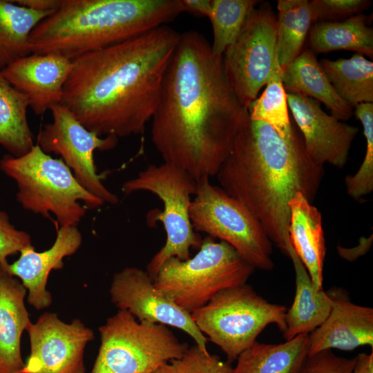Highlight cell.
Wrapping results in <instances>:
<instances>
[{"label": "cell", "instance_id": "obj_39", "mask_svg": "<svg viewBox=\"0 0 373 373\" xmlns=\"http://www.w3.org/2000/svg\"><path fill=\"white\" fill-rule=\"evenodd\" d=\"M352 373H373V350L370 354L361 353L356 357Z\"/></svg>", "mask_w": 373, "mask_h": 373}, {"label": "cell", "instance_id": "obj_5", "mask_svg": "<svg viewBox=\"0 0 373 373\" xmlns=\"http://www.w3.org/2000/svg\"><path fill=\"white\" fill-rule=\"evenodd\" d=\"M0 169L17 185V200L26 209L44 218L52 213L59 227L77 226L88 209L104 204L77 181L61 159L44 153L36 144L20 157L5 155Z\"/></svg>", "mask_w": 373, "mask_h": 373}, {"label": "cell", "instance_id": "obj_36", "mask_svg": "<svg viewBox=\"0 0 373 373\" xmlns=\"http://www.w3.org/2000/svg\"><path fill=\"white\" fill-rule=\"evenodd\" d=\"M372 242V236L368 238H362L360 244L352 249H346L340 247H337L338 254L344 259L354 261L358 257L364 255L370 248Z\"/></svg>", "mask_w": 373, "mask_h": 373}, {"label": "cell", "instance_id": "obj_32", "mask_svg": "<svg viewBox=\"0 0 373 373\" xmlns=\"http://www.w3.org/2000/svg\"><path fill=\"white\" fill-rule=\"evenodd\" d=\"M231 363L223 361L216 354H206L194 345L153 373H231Z\"/></svg>", "mask_w": 373, "mask_h": 373}, {"label": "cell", "instance_id": "obj_29", "mask_svg": "<svg viewBox=\"0 0 373 373\" xmlns=\"http://www.w3.org/2000/svg\"><path fill=\"white\" fill-rule=\"evenodd\" d=\"M259 1L211 0L209 18L213 32V52L222 56L244 26Z\"/></svg>", "mask_w": 373, "mask_h": 373}, {"label": "cell", "instance_id": "obj_25", "mask_svg": "<svg viewBox=\"0 0 373 373\" xmlns=\"http://www.w3.org/2000/svg\"><path fill=\"white\" fill-rule=\"evenodd\" d=\"M53 11L35 10L0 0V70L31 54L32 31Z\"/></svg>", "mask_w": 373, "mask_h": 373}, {"label": "cell", "instance_id": "obj_18", "mask_svg": "<svg viewBox=\"0 0 373 373\" xmlns=\"http://www.w3.org/2000/svg\"><path fill=\"white\" fill-rule=\"evenodd\" d=\"M82 236L76 226L57 227V236L48 249L38 252L33 245L22 249L19 258L9 264L8 270L19 278L27 290V302L37 310L48 307L52 301L46 289L52 270L64 267V258L76 253Z\"/></svg>", "mask_w": 373, "mask_h": 373}, {"label": "cell", "instance_id": "obj_20", "mask_svg": "<svg viewBox=\"0 0 373 373\" xmlns=\"http://www.w3.org/2000/svg\"><path fill=\"white\" fill-rule=\"evenodd\" d=\"M289 207L291 244L316 288L322 289L326 247L321 213L300 193L290 200Z\"/></svg>", "mask_w": 373, "mask_h": 373}, {"label": "cell", "instance_id": "obj_10", "mask_svg": "<svg viewBox=\"0 0 373 373\" xmlns=\"http://www.w3.org/2000/svg\"><path fill=\"white\" fill-rule=\"evenodd\" d=\"M189 215L195 232L228 243L255 269H273V244L258 220L209 178L196 181Z\"/></svg>", "mask_w": 373, "mask_h": 373}, {"label": "cell", "instance_id": "obj_19", "mask_svg": "<svg viewBox=\"0 0 373 373\" xmlns=\"http://www.w3.org/2000/svg\"><path fill=\"white\" fill-rule=\"evenodd\" d=\"M27 290L0 264V373H21V338L31 323L25 305Z\"/></svg>", "mask_w": 373, "mask_h": 373}, {"label": "cell", "instance_id": "obj_16", "mask_svg": "<svg viewBox=\"0 0 373 373\" xmlns=\"http://www.w3.org/2000/svg\"><path fill=\"white\" fill-rule=\"evenodd\" d=\"M326 292L332 308L324 322L308 334V356L332 349L349 351L363 345L373 349V309L353 303L341 288Z\"/></svg>", "mask_w": 373, "mask_h": 373}, {"label": "cell", "instance_id": "obj_37", "mask_svg": "<svg viewBox=\"0 0 373 373\" xmlns=\"http://www.w3.org/2000/svg\"><path fill=\"white\" fill-rule=\"evenodd\" d=\"M15 3L35 10L53 11L59 6L61 0H15Z\"/></svg>", "mask_w": 373, "mask_h": 373}, {"label": "cell", "instance_id": "obj_24", "mask_svg": "<svg viewBox=\"0 0 373 373\" xmlns=\"http://www.w3.org/2000/svg\"><path fill=\"white\" fill-rule=\"evenodd\" d=\"M368 21L369 17L360 13L340 22H316L309 31V50L315 55L352 50L372 58L373 29Z\"/></svg>", "mask_w": 373, "mask_h": 373}, {"label": "cell", "instance_id": "obj_1", "mask_svg": "<svg viewBox=\"0 0 373 373\" xmlns=\"http://www.w3.org/2000/svg\"><path fill=\"white\" fill-rule=\"evenodd\" d=\"M248 118L227 82L222 56L200 32L180 34L151 119V141L164 162L195 181L216 175Z\"/></svg>", "mask_w": 373, "mask_h": 373}, {"label": "cell", "instance_id": "obj_27", "mask_svg": "<svg viewBox=\"0 0 373 373\" xmlns=\"http://www.w3.org/2000/svg\"><path fill=\"white\" fill-rule=\"evenodd\" d=\"M320 64L337 95L352 108L373 103V62L355 53L349 59H322Z\"/></svg>", "mask_w": 373, "mask_h": 373}, {"label": "cell", "instance_id": "obj_9", "mask_svg": "<svg viewBox=\"0 0 373 373\" xmlns=\"http://www.w3.org/2000/svg\"><path fill=\"white\" fill-rule=\"evenodd\" d=\"M100 345L90 373H153L189 347L162 324L118 310L99 327Z\"/></svg>", "mask_w": 373, "mask_h": 373}, {"label": "cell", "instance_id": "obj_12", "mask_svg": "<svg viewBox=\"0 0 373 373\" xmlns=\"http://www.w3.org/2000/svg\"><path fill=\"white\" fill-rule=\"evenodd\" d=\"M52 122L39 132L37 144L46 153L61 156L79 184L90 193L111 204L119 202L117 196L102 184L97 173L93 153L108 151L117 144L113 135L99 137L88 131L73 113L61 104L50 108Z\"/></svg>", "mask_w": 373, "mask_h": 373}, {"label": "cell", "instance_id": "obj_15", "mask_svg": "<svg viewBox=\"0 0 373 373\" xmlns=\"http://www.w3.org/2000/svg\"><path fill=\"white\" fill-rule=\"evenodd\" d=\"M286 93L287 105L310 160L321 166L327 163L343 168L358 128L327 114L316 100L300 93Z\"/></svg>", "mask_w": 373, "mask_h": 373}, {"label": "cell", "instance_id": "obj_8", "mask_svg": "<svg viewBox=\"0 0 373 373\" xmlns=\"http://www.w3.org/2000/svg\"><path fill=\"white\" fill-rule=\"evenodd\" d=\"M286 311L284 305L269 303L245 283L220 291L191 316L200 331L231 363L269 325H276L283 333Z\"/></svg>", "mask_w": 373, "mask_h": 373}, {"label": "cell", "instance_id": "obj_26", "mask_svg": "<svg viewBox=\"0 0 373 373\" xmlns=\"http://www.w3.org/2000/svg\"><path fill=\"white\" fill-rule=\"evenodd\" d=\"M27 97L15 88L0 70V145L20 157L34 146L27 118Z\"/></svg>", "mask_w": 373, "mask_h": 373}, {"label": "cell", "instance_id": "obj_2", "mask_svg": "<svg viewBox=\"0 0 373 373\" xmlns=\"http://www.w3.org/2000/svg\"><path fill=\"white\" fill-rule=\"evenodd\" d=\"M180 37L164 25L71 60L60 104L99 137L142 133Z\"/></svg>", "mask_w": 373, "mask_h": 373}, {"label": "cell", "instance_id": "obj_11", "mask_svg": "<svg viewBox=\"0 0 373 373\" xmlns=\"http://www.w3.org/2000/svg\"><path fill=\"white\" fill-rule=\"evenodd\" d=\"M276 26L277 18L269 4L256 8L222 55L227 82L238 102L247 109L280 68L276 51Z\"/></svg>", "mask_w": 373, "mask_h": 373}, {"label": "cell", "instance_id": "obj_28", "mask_svg": "<svg viewBox=\"0 0 373 373\" xmlns=\"http://www.w3.org/2000/svg\"><path fill=\"white\" fill-rule=\"evenodd\" d=\"M276 51L283 70L303 50L312 21L307 0H278Z\"/></svg>", "mask_w": 373, "mask_h": 373}, {"label": "cell", "instance_id": "obj_14", "mask_svg": "<svg viewBox=\"0 0 373 373\" xmlns=\"http://www.w3.org/2000/svg\"><path fill=\"white\" fill-rule=\"evenodd\" d=\"M109 294L118 310L128 311L139 321L178 328L193 338L203 352L209 353L208 339L195 325L191 314L158 290L146 271L130 267L115 273Z\"/></svg>", "mask_w": 373, "mask_h": 373}, {"label": "cell", "instance_id": "obj_34", "mask_svg": "<svg viewBox=\"0 0 373 373\" xmlns=\"http://www.w3.org/2000/svg\"><path fill=\"white\" fill-rule=\"evenodd\" d=\"M32 245L30 236L17 229L10 222L8 214L0 210V264L8 268V257Z\"/></svg>", "mask_w": 373, "mask_h": 373}, {"label": "cell", "instance_id": "obj_30", "mask_svg": "<svg viewBox=\"0 0 373 373\" xmlns=\"http://www.w3.org/2000/svg\"><path fill=\"white\" fill-rule=\"evenodd\" d=\"M281 68L276 70L267 83L262 95L249 106L251 120H261L269 124L285 140H289L295 129L291 126L287 100V93L282 82Z\"/></svg>", "mask_w": 373, "mask_h": 373}, {"label": "cell", "instance_id": "obj_31", "mask_svg": "<svg viewBox=\"0 0 373 373\" xmlns=\"http://www.w3.org/2000/svg\"><path fill=\"white\" fill-rule=\"evenodd\" d=\"M354 108L353 113L363 127L366 153L356 173L345 177V184L348 195L359 200L373 191V103H361Z\"/></svg>", "mask_w": 373, "mask_h": 373}, {"label": "cell", "instance_id": "obj_17", "mask_svg": "<svg viewBox=\"0 0 373 373\" xmlns=\"http://www.w3.org/2000/svg\"><path fill=\"white\" fill-rule=\"evenodd\" d=\"M71 60L54 54H30L1 70L6 79L24 94L29 106L42 115L62 99Z\"/></svg>", "mask_w": 373, "mask_h": 373}, {"label": "cell", "instance_id": "obj_21", "mask_svg": "<svg viewBox=\"0 0 373 373\" xmlns=\"http://www.w3.org/2000/svg\"><path fill=\"white\" fill-rule=\"evenodd\" d=\"M287 92H294L323 103L332 115L340 121L347 120L353 108L336 93L316 56L303 50L282 73Z\"/></svg>", "mask_w": 373, "mask_h": 373}, {"label": "cell", "instance_id": "obj_23", "mask_svg": "<svg viewBox=\"0 0 373 373\" xmlns=\"http://www.w3.org/2000/svg\"><path fill=\"white\" fill-rule=\"evenodd\" d=\"M308 356V334L285 343L254 342L236 358L231 373H299Z\"/></svg>", "mask_w": 373, "mask_h": 373}, {"label": "cell", "instance_id": "obj_33", "mask_svg": "<svg viewBox=\"0 0 373 373\" xmlns=\"http://www.w3.org/2000/svg\"><path fill=\"white\" fill-rule=\"evenodd\" d=\"M309 1L313 23L316 20L350 17L366 10L369 0H312Z\"/></svg>", "mask_w": 373, "mask_h": 373}, {"label": "cell", "instance_id": "obj_3", "mask_svg": "<svg viewBox=\"0 0 373 373\" xmlns=\"http://www.w3.org/2000/svg\"><path fill=\"white\" fill-rule=\"evenodd\" d=\"M323 173V166L307 155L297 131L285 140L269 124L249 116L216 176L220 187L249 209L271 243L289 256V203L298 193L312 202Z\"/></svg>", "mask_w": 373, "mask_h": 373}, {"label": "cell", "instance_id": "obj_35", "mask_svg": "<svg viewBox=\"0 0 373 373\" xmlns=\"http://www.w3.org/2000/svg\"><path fill=\"white\" fill-rule=\"evenodd\" d=\"M355 362V357L338 356L327 350L307 356L299 373H352Z\"/></svg>", "mask_w": 373, "mask_h": 373}, {"label": "cell", "instance_id": "obj_38", "mask_svg": "<svg viewBox=\"0 0 373 373\" xmlns=\"http://www.w3.org/2000/svg\"><path fill=\"white\" fill-rule=\"evenodd\" d=\"M184 12L188 11L200 16L209 17L211 0H181Z\"/></svg>", "mask_w": 373, "mask_h": 373}, {"label": "cell", "instance_id": "obj_22", "mask_svg": "<svg viewBox=\"0 0 373 373\" xmlns=\"http://www.w3.org/2000/svg\"><path fill=\"white\" fill-rule=\"evenodd\" d=\"M289 257L295 271L296 293L285 313L286 328L283 335L286 341L313 332L324 322L332 308L329 296L323 289L316 288L294 249Z\"/></svg>", "mask_w": 373, "mask_h": 373}, {"label": "cell", "instance_id": "obj_6", "mask_svg": "<svg viewBox=\"0 0 373 373\" xmlns=\"http://www.w3.org/2000/svg\"><path fill=\"white\" fill-rule=\"evenodd\" d=\"M255 268L230 245L209 236L193 257H172L160 268L155 287L190 314L220 291L245 284Z\"/></svg>", "mask_w": 373, "mask_h": 373}, {"label": "cell", "instance_id": "obj_7", "mask_svg": "<svg viewBox=\"0 0 373 373\" xmlns=\"http://www.w3.org/2000/svg\"><path fill=\"white\" fill-rule=\"evenodd\" d=\"M196 181L186 172L172 164H150L137 175L126 181L122 191L125 194L147 191L162 202L164 211L147 214L149 224L160 222L165 230L164 245L153 256L146 271L153 280L160 268L172 257L189 259L190 249H199L203 238L195 232L190 220L192 196Z\"/></svg>", "mask_w": 373, "mask_h": 373}, {"label": "cell", "instance_id": "obj_13", "mask_svg": "<svg viewBox=\"0 0 373 373\" xmlns=\"http://www.w3.org/2000/svg\"><path fill=\"white\" fill-rule=\"evenodd\" d=\"M26 331L30 353L21 373H86L84 350L95 335L81 320L45 312Z\"/></svg>", "mask_w": 373, "mask_h": 373}, {"label": "cell", "instance_id": "obj_4", "mask_svg": "<svg viewBox=\"0 0 373 373\" xmlns=\"http://www.w3.org/2000/svg\"><path fill=\"white\" fill-rule=\"evenodd\" d=\"M183 12L181 0H61L32 31L30 50L73 60L164 26Z\"/></svg>", "mask_w": 373, "mask_h": 373}]
</instances>
